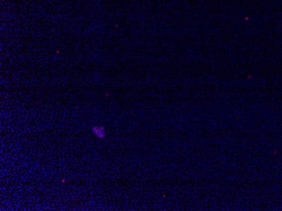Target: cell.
I'll return each mask as SVG.
<instances>
[{
    "mask_svg": "<svg viewBox=\"0 0 282 211\" xmlns=\"http://www.w3.org/2000/svg\"><path fill=\"white\" fill-rule=\"evenodd\" d=\"M93 132L97 137L103 138L105 136V130L103 127H94L93 128Z\"/></svg>",
    "mask_w": 282,
    "mask_h": 211,
    "instance_id": "cell-1",
    "label": "cell"
}]
</instances>
